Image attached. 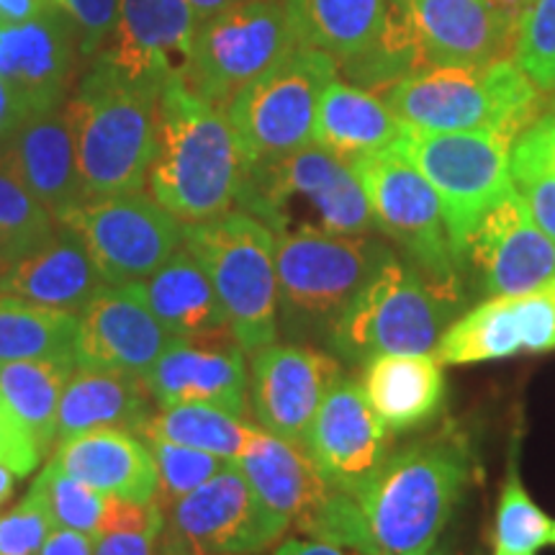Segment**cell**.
I'll list each match as a JSON object with an SVG mask.
<instances>
[{"label": "cell", "mask_w": 555, "mask_h": 555, "mask_svg": "<svg viewBox=\"0 0 555 555\" xmlns=\"http://www.w3.org/2000/svg\"><path fill=\"white\" fill-rule=\"evenodd\" d=\"M551 350H555V275L527 294L486 298L448 324L433 356L442 365H470Z\"/></svg>", "instance_id": "16"}, {"label": "cell", "mask_w": 555, "mask_h": 555, "mask_svg": "<svg viewBox=\"0 0 555 555\" xmlns=\"http://www.w3.org/2000/svg\"><path fill=\"white\" fill-rule=\"evenodd\" d=\"M172 339L152 314L142 283H106L80 311L75 365L147 376Z\"/></svg>", "instance_id": "20"}, {"label": "cell", "mask_w": 555, "mask_h": 555, "mask_svg": "<svg viewBox=\"0 0 555 555\" xmlns=\"http://www.w3.org/2000/svg\"><path fill=\"white\" fill-rule=\"evenodd\" d=\"M142 294L172 337L204 339L229 332L217 291L185 245L142 283Z\"/></svg>", "instance_id": "31"}, {"label": "cell", "mask_w": 555, "mask_h": 555, "mask_svg": "<svg viewBox=\"0 0 555 555\" xmlns=\"http://www.w3.org/2000/svg\"><path fill=\"white\" fill-rule=\"evenodd\" d=\"M152 414V393L144 376L78 365L62 391L54 446L93 429L139 435Z\"/></svg>", "instance_id": "28"}, {"label": "cell", "mask_w": 555, "mask_h": 555, "mask_svg": "<svg viewBox=\"0 0 555 555\" xmlns=\"http://www.w3.org/2000/svg\"><path fill=\"white\" fill-rule=\"evenodd\" d=\"M189 3H191L193 13H196L198 24H201V21H208V18L219 16V13L234 9V5L249 3V0H189Z\"/></svg>", "instance_id": "51"}, {"label": "cell", "mask_w": 555, "mask_h": 555, "mask_svg": "<svg viewBox=\"0 0 555 555\" xmlns=\"http://www.w3.org/2000/svg\"><path fill=\"white\" fill-rule=\"evenodd\" d=\"M150 450L157 463L155 504L163 512H168L172 504L189 496L201 483H206L208 478L217 476L221 468L232 463L224 461V457L204 453V450H193L165 440H152Z\"/></svg>", "instance_id": "40"}, {"label": "cell", "mask_w": 555, "mask_h": 555, "mask_svg": "<svg viewBox=\"0 0 555 555\" xmlns=\"http://www.w3.org/2000/svg\"><path fill=\"white\" fill-rule=\"evenodd\" d=\"M101 286L103 278L88 249L62 224L0 268V294L67 314H80Z\"/></svg>", "instance_id": "25"}, {"label": "cell", "mask_w": 555, "mask_h": 555, "mask_svg": "<svg viewBox=\"0 0 555 555\" xmlns=\"http://www.w3.org/2000/svg\"><path fill=\"white\" fill-rule=\"evenodd\" d=\"M39 461V448L0 397V466L11 468L16 476H29Z\"/></svg>", "instance_id": "45"}, {"label": "cell", "mask_w": 555, "mask_h": 555, "mask_svg": "<svg viewBox=\"0 0 555 555\" xmlns=\"http://www.w3.org/2000/svg\"><path fill=\"white\" fill-rule=\"evenodd\" d=\"M515 62L538 90H555V0H532L519 16Z\"/></svg>", "instance_id": "41"}, {"label": "cell", "mask_w": 555, "mask_h": 555, "mask_svg": "<svg viewBox=\"0 0 555 555\" xmlns=\"http://www.w3.org/2000/svg\"><path fill=\"white\" fill-rule=\"evenodd\" d=\"M52 530L50 509L37 486L31 483L29 494L21 499V504L0 517V555H39Z\"/></svg>", "instance_id": "42"}, {"label": "cell", "mask_w": 555, "mask_h": 555, "mask_svg": "<svg viewBox=\"0 0 555 555\" xmlns=\"http://www.w3.org/2000/svg\"><path fill=\"white\" fill-rule=\"evenodd\" d=\"M163 86L165 80L134 78L101 57L65 101L88 198L144 189Z\"/></svg>", "instance_id": "3"}, {"label": "cell", "mask_w": 555, "mask_h": 555, "mask_svg": "<svg viewBox=\"0 0 555 555\" xmlns=\"http://www.w3.org/2000/svg\"><path fill=\"white\" fill-rule=\"evenodd\" d=\"M13 491H16V474L11 468L0 466V509L11 502Z\"/></svg>", "instance_id": "52"}, {"label": "cell", "mask_w": 555, "mask_h": 555, "mask_svg": "<svg viewBox=\"0 0 555 555\" xmlns=\"http://www.w3.org/2000/svg\"><path fill=\"white\" fill-rule=\"evenodd\" d=\"M363 391L388 433L429 425L448 397L442 363L433 352H393L363 365Z\"/></svg>", "instance_id": "29"}, {"label": "cell", "mask_w": 555, "mask_h": 555, "mask_svg": "<svg viewBox=\"0 0 555 555\" xmlns=\"http://www.w3.org/2000/svg\"><path fill=\"white\" fill-rule=\"evenodd\" d=\"M75 360H0V397L44 457L57 442L60 399Z\"/></svg>", "instance_id": "33"}, {"label": "cell", "mask_w": 555, "mask_h": 555, "mask_svg": "<svg viewBox=\"0 0 555 555\" xmlns=\"http://www.w3.org/2000/svg\"><path fill=\"white\" fill-rule=\"evenodd\" d=\"M73 24L82 54L103 52L114 34L119 0H52Z\"/></svg>", "instance_id": "43"}, {"label": "cell", "mask_w": 555, "mask_h": 555, "mask_svg": "<svg viewBox=\"0 0 555 555\" xmlns=\"http://www.w3.org/2000/svg\"><path fill=\"white\" fill-rule=\"evenodd\" d=\"M234 204L273 234L356 237L376 229L352 165L314 142L275 163L242 170Z\"/></svg>", "instance_id": "4"}, {"label": "cell", "mask_w": 555, "mask_h": 555, "mask_svg": "<svg viewBox=\"0 0 555 555\" xmlns=\"http://www.w3.org/2000/svg\"><path fill=\"white\" fill-rule=\"evenodd\" d=\"M258 433L260 427L247 425L242 416L219 406L180 404L152 414L139 435L147 437V442H176V446L204 450V453L234 463Z\"/></svg>", "instance_id": "34"}, {"label": "cell", "mask_w": 555, "mask_h": 555, "mask_svg": "<svg viewBox=\"0 0 555 555\" xmlns=\"http://www.w3.org/2000/svg\"><path fill=\"white\" fill-rule=\"evenodd\" d=\"M304 448L335 489L360 496L388 457V429L363 384L339 378L319 404Z\"/></svg>", "instance_id": "18"}, {"label": "cell", "mask_w": 555, "mask_h": 555, "mask_svg": "<svg viewBox=\"0 0 555 555\" xmlns=\"http://www.w3.org/2000/svg\"><path fill=\"white\" fill-rule=\"evenodd\" d=\"M551 545H555V522H553V527H551Z\"/></svg>", "instance_id": "56"}, {"label": "cell", "mask_w": 555, "mask_h": 555, "mask_svg": "<svg viewBox=\"0 0 555 555\" xmlns=\"http://www.w3.org/2000/svg\"><path fill=\"white\" fill-rule=\"evenodd\" d=\"M52 0H0V18L3 21H29L44 13Z\"/></svg>", "instance_id": "50"}, {"label": "cell", "mask_w": 555, "mask_h": 555, "mask_svg": "<svg viewBox=\"0 0 555 555\" xmlns=\"http://www.w3.org/2000/svg\"><path fill=\"white\" fill-rule=\"evenodd\" d=\"M273 555H360L356 551H347V547L322 543V540H283L281 545L275 547Z\"/></svg>", "instance_id": "48"}, {"label": "cell", "mask_w": 555, "mask_h": 555, "mask_svg": "<svg viewBox=\"0 0 555 555\" xmlns=\"http://www.w3.org/2000/svg\"><path fill=\"white\" fill-rule=\"evenodd\" d=\"M34 486L44 499L54 527H67V530L86 532V535L99 540L103 506H106V496L101 491L90 489L88 483L65 474L54 461L47 463Z\"/></svg>", "instance_id": "39"}, {"label": "cell", "mask_w": 555, "mask_h": 555, "mask_svg": "<svg viewBox=\"0 0 555 555\" xmlns=\"http://www.w3.org/2000/svg\"><path fill=\"white\" fill-rule=\"evenodd\" d=\"M461 275H470L483 298L527 294L555 275V242L538 227L517 189L468 234Z\"/></svg>", "instance_id": "15"}, {"label": "cell", "mask_w": 555, "mask_h": 555, "mask_svg": "<svg viewBox=\"0 0 555 555\" xmlns=\"http://www.w3.org/2000/svg\"><path fill=\"white\" fill-rule=\"evenodd\" d=\"M78 317L0 294V360H75Z\"/></svg>", "instance_id": "35"}, {"label": "cell", "mask_w": 555, "mask_h": 555, "mask_svg": "<svg viewBox=\"0 0 555 555\" xmlns=\"http://www.w3.org/2000/svg\"><path fill=\"white\" fill-rule=\"evenodd\" d=\"M240 178V150L227 111L201 99L180 75L165 80L147 170L150 196L183 224H198L232 211Z\"/></svg>", "instance_id": "1"}, {"label": "cell", "mask_w": 555, "mask_h": 555, "mask_svg": "<svg viewBox=\"0 0 555 555\" xmlns=\"http://www.w3.org/2000/svg\"><path fill=\"white\" fill-rule=\"evenodd\" d=\"M491 3L496 5V9H502L509 13V16H515L519 21V16L527 11V5L532 3V0H491Z\"/></svg>", "instance_id": "53"}, {"label": "cell", "mask_w": 555, "mask_h": 555, "mask_svg": "<svg viewBox=\"0 0 555 555\" xmlns=\"http://www.w3.org/2000/svg\"><path fill=\"white\" fill-rule=\"evenodd\" d=\"M339 378L343 365L332 352L298 343L266 345L249 363V412L260 429L304 446L319 404Z\"/></svg>", "instance_id": "17"}, {"label": "cell", "mask_w": 555, "mask_h": 555, "mask_svg": "<svg viewBox=\"0 0 555 555\" xmlns=\"http://www.w3.org/2000/svg\"><path fill=\"white\" fill-rule=\"evenodd\" d=\"M391 253L373 234H278V332L291 343L327 347L347 304Z\"/></svg>", "instance_id": "5"}, {"label": "cell", "mask_w": 555, "mask_h": 555, "mask_svg": "<svg viewBox=\"0 0 555 555\" xmlns=\"http://www.w3.org/2000/svg\"><path fill=\"white\" fill-rule=\"evenodd\" d=\"M470 476L468 440L450 427L388 453L384 468L358 496L376 551L427 555L440 543Z\"/></svg>", "instance_id": "2"}, {"label": "cell", "mask_w": 555, "mask_h": 555, "mask_svg": "<svg viewBox=\"0 0 555 555\" xmlns=\"http://www.w3.org/2000/svg\"><path fill=\"white\" fill-rule=\"evenodd\" d=\"M301 47L286 0H249L201 21L185 73V86L224 108L275 62Z\"/></svg>", "instance_id": "12"}, {"label": "cell", "mask_w": 555, "mask_h": 555, "mask_svg": "<svg viewBox=\"0 0 555 555\" xmlns=\"http://www.w3.org/2000/svg\"><path fill=\"white\" fill-rule=\"evenodd\" d=\"M404 127L406 124L380 95L337 78L319 99L311 142L352 163L363 155L391 150Z\"/></svg>", "instance_id": "30"}, {"label": "cell", "mask_w": 555, "mask_h": 555, "mask_svg": "<svg viewBox=\"0 0 555 555\" xmlns=\"http://www.w3.org/2000/svg\"><path fill=\"white\" fill-rule=\"evenodd\" d=\"M504 131H420L404 127L393 152L412 163L440 198L450 247L461 268L468 234L499 201L515 191Z\"/></svg>", "instance_id": "8"}, {"label": "cell", "mask_w": 555, "mask_h": 555, "mask_svg": "<svg viewBox=\"0 0 555 555\" xmlns=\"http://www.w3.org/2000/svg\"><path fill=\"white\" fill-rule=\"evenodd\" d=\"M291 527L268 512L237 463L183 496L165 517V540L217 555H258L281 543Z\"/></svg>", "instance_id": "14"}, {"label": "cell", "mask_w": 555, "mask_h": 555, "mask_svg": "<svg viewBox=\"0 0 555 555\" xmlns=\"http://www.w3.org/2000/svg\"><path fill=\"white\" fill-rule=\"evenodd\" d=\"M57 221L0 163V268L41 242Z\"/></svg>", "instance_id": "38"}, {"label": "cell", "mask_w": 555, "mask_h": 555, "mask_svg": "<svg viewBox=\"0 0 555 555\" xmlns=\"http://www.w3.org/2000/svg\"><path fill=\"white\" fill-rule=\"evenodd\" d=\"M337 75L339 65L327 52L296 47L242 88L227 106L242 170L275 163L311 144L319 99Z\"/></svg>", "instance_id": "10"}, {"label": "cell", "mask_w": 555, "mask_h": 555, "mask_svg": "<svg viewBox=\"0 0 555 555\" xmlns=\"http://www.w3.org/2000/svg\"><path fill=\"white\" fill-rule=\"evenodd\" d=\"M157 535L147 532H111L95 540L93 555H152Z\"/></svg>", "instance_id": "46"}, {"label": "cell", "mask_w": 555, "mask_h": 555, "mask_svg": "<svg viewBox=\"0 0 555 555\" xmlns=\"http://www.w3.org/2000/svg\"><path fill=\"white\" fill-rule=\"evenodd\" d=\"M183 245L206 270L227 327L253 356L278 337L275 234L247 211L183 227Z\"/></svg>", "instance_id": "7"}, {"label": "cell", "mask_w": 555, "mask_h": 555, "mask_svg": "<svg viewBox=\"0 0 555 555\" xmlns=\"http://www.w3.org/2000/svg\"><path fill=\"white\" fill-rule=\"evenodd\" d=\"M57 224L88 249L103 283H142L183 247V221L142 191L88 198Z\"/></svg>", "instance_id": "13"}, {"label": "cell", "mask_w": 555, "mask_h": 555, "mask_svg": "<svg viewBox=\"0 0 555 555\" xmlns=\"http://www.w3.org/2000/svg\"><path fill=\"white\" fill-rule=\"evenodd\" d=\"M427 67L515 60L517 24L491 0H393Z\"/></svg>", "instance_id": "19"}, {"label": "cell", "mask_w": 555, "mask_h": 555, "mask_svg": "<svg viewBox=\"0 0 555 555\" xmlns=\"http://www.w3.org/2000/svg\"><path fill=\"white\" fill-rule=\"evenodd\" d=\"M380 99L420 131H504L517 139L538 116V88L515 60L416 69Z\"/></svg>", "instance_id": "6"}, {"label": "cell", "mask_w": 555, "mask_h": 555, "mask_svg": "<svg viewBox=\"0 0 555 555\" xmlns=\"http://www.w3.org/2000/svg\"><path fill=\"white\" fill-rule=\"evenodd\" d=\"M427 555H453V551H450L448 545H440V543H437V545L433 547V551H429Z\"/></svg>", "instance_id": "55"}, {"label": "cell", "mask_w": 555, "mask_h": 555, "mask_svg": "<svg viewBox=\"0 0 555 555\" xmlns=\"http://www.w3.org/2000/svg\"><path fill=\"white\" fill-rule=\"evenodd\" d=\"M163 555H217V553H201V551H193V547H185V545H178V543H170V540H165Z\"/></svg>", "instance_id": "54"}, {"label": "cell", "mask_w": 555, "mask_h": 555, "mask_svg": "<svg viewBox=\"0 0 555 555\" xmlns=\"http://www.w3.org/2000/svg\"><path fill=\"white\" fill-rule=\"evenodd\" d=\"M26 119V111L21 106L13 90L5 86V80L0 78V142Z\"/></svg>", "instance_id": "49"}, {"label": "cell", "mask_w": 555, "mask_h": 555, "mask_svg": "<svg viewBox=\"0 0 555 555\" xmlns=\"http://www.w3.org/2000/svg\"><path fill=\"white\" fill-rule=\"evenodd\" d=\"M52 461L103 496L155 502L157 463L152 450L124 429H93L54 446Z\"/></svg>", "instance_id": "27"}, {"label": "cell", "mask_w": 555, "mask_h": 555, "mask_svg": "<svg viewBox=\"0 0 555 555\" xmlns=\"http://www.w3.org/2000/svg\"><path fill=\"white\" fill-rule=\"evenodd\" d=\"M551 517L527 494L515 446L499 491L494 555H535L540 547L551 545Z\"/></svg>", "instance_id": "37"}, {"label": "cell", "mask_w": 555, "mask_h": 555, "mask_svg": "<svg viewBox=\"0 0 555 555\" xmlns=\"http://www.w3.org/2000/svg\"><path fill=\"white\" fill-rule=\"evenodd\" d=\"M286 9L301 47L345 65L378 44L393 0H286Z\"/></svg>", "instance_id": "32"}, {"label": "cell", "mask_w": 555, "mask_h": 555, "mask_svg": "<svg viewBox=\"0 0 555 555\" xmlns=\"http://www.w3.org/2000/svg\"><path fill=\"white\" fill-rule=\"evenodd\" d=\"M553 111H555V108H553Z\"/></svg>", "instance_id": "58"}, {"label": "cell", "mask_w": 555, "mask_h": 555, "mask_svg": "<svg viewBox=\"0 0 555 555\" xmlns=\"http://www.w3.org/2000/svg\"><path fill=\"white\" fill-rule=\"evenodd\" d=\"M165 512L155 502H131L121 496H106L101 517V535L111 532H147V535H163Z\"/></svg>", "instance_id": "44"}, {"label": "cell", "mask_w": 555, "mask_h": 555, "mask_svg": "<svg viewBox=\"0 0 555 555\" xmlns=\"http://www.w3.org/2000/svg\"><path fill=\"white\" fill-rule=\"evenodd\" d=\"M196 29L189 0H119L114 34L101 57L134 78H178L189 67Z\"/></svg>", "instance_id": "23"}, {"label": "cell", "mask_w": 555, "mask_h": 555, "mask_svg": "<svg viewBox=\"0 0 555 555\" xmlns=\"http://www.w3.org/2000/svg\"><path fill=\"white\" fill-rule=\"evenodd\" d=\"M509 168L532 219L555 242V111L538 114L519 131Z\"/></svg>", "instance_id": "36"}, {"label": "cell", "mask_w": 555, "mask_h": 555, "mask_svg": "<svg viewBox=\"0 0 555 555\" xmlns=\"http://www.w3.org/2000/svg\"><path fill=\"white\" fill-rule=\"evenodd\" d=\"M73 24L57 5L29 21L0 18V78L13 90L26 116L65 103L75 73Z\"/></svg>", "instance_id": "22"}, {"label": "cell", "mask_w": 555, "mask_h": 555, "mask_svg": "<svg viewBox=\"0 0 555 555\" xmlns=\"http://www.w3.org/2000/svg\"><path fill=\"white\" fill-rule=\"evenodd\" d=\"M0 163L52 214L54 221L88 201L65 103L26 116L0 142Z\"/></svg>", "instance_id": "24"}, {"label": "cell", "mask_w": 555, "mask_h": 555, "mask_svg": "<svg viewBox=\"0 0 555 555\" xmlns=\"http://www.w3.org/2000/svg\"><path fill=\"white\" fill-rule=\"evenodd\" d=\"M159 409L208 404L237 416L247 414L245 350L232 332L204 339H172L144 376Z\"/></svg>", "instance_id": "21"}, {"label": "cell", "mask_w": 555, "mask_h": 555, "mask_svg": "<svg viewBox=\"0 0 555 555\" xmlns=\"http://www.w3.org/2000/svg\"><path fill=\"white\" fill-rule=\"evenodd\" d=\"M93 547L95 540L86 535V532L54 527L39 555H93Z\"/></svg>", "instance_id": "47"}, {"label": "cell", "mask_w": 555, "mask_h": 555, "mask_svg": "<svg viewBox=\"0 0 555 555\" xmlns=\"http://www.w3.org/2000/svg\"><path fill=\"white\" fill-rule=\"evenodd\" d=\"M373 555H388V553H373Z\"/></svg>", "instance_id": "57"}, {"label": "cell", "mask_w": 555, "mask_h": 555, "mask_svg": "<svg viewBox=\"0 0 555 555\" xmlns=\"http://www.w3.org/2000/svg\"><path fill=\"white\" fill-rule=\"evenodd\" d=\"M350 165L363 183L378 232L404 253V260L425 278L433 294L455 311L463 298V275L450 247L440 198L427 178L393 150L363 155Z\"/></svg>", "instance_id": "9"}, {"label": "cell", "mask_w": 555, "mask_h": 555, "mask_svg": "<svg viewBox=\"0 0 555 555\" xmlns=\"http://www.w3.org/2000/svg\"><path fill=\"white\" fill-rule=\"evenodd\" d=\"M234 463L260 504L294 530H301L335 494V486L319 474L301 442L283 440L266 429L255 435Z\"/></svg>", "instance_id": "26"}, {"label": "cell", "mask_w": 555, "mask_h": 555, "mask_svg": "<svg viewBox=\"0 0 555 555\" xmlns=\"http://www.w3.org/2000/svg\"><path fill=\"white\" fill-rule=\"evenodd\" d=\"M450 314L425 278L391 253L347 304L327 350L356 365L393 352H433Z\"/></svg>", "instance_id": "11"}]
</instances>
